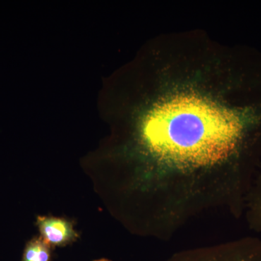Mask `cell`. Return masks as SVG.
Masks as SVG:
<instances>
[{
	"label": "cell",
	"mask_w": 261,
	"mask_h": 261,
	"mask_svg": "<svg viewBox=\"0 0 261 261\" xmlns=\"http://www.w3.org/2000/svg\"><path fill=\"white\" fill-rule=\"evenodd\" d=\"M94 261H111L109 260H107V259H99V260H94Z\"/></svg>",
	"instance_id": "obj_5"
},
{
	"label": "cell",
	"mask_w": 261,
	"mask_h": 261,
	"mask_svg": "<svg viewBox=\"0 0 261 261\" xmlns=\"http://www.w3.org/2000/svg\"><path fill=\"white\" fill-rule=\"evenodd\" d=\"M36 224L40 238L51 247L66 246L80 237L73 223L64 218L38 216Z\"/></svg>",
	"instance_id": "obj_2"
},
{
	"label": "cell",
	"mask_w": 261,
	"mask_h": 261,
	"mask_svg": "<svg viewBox=\"0 0 261 261\" xmlns=\"http://www.w3.org/2000/svg\"><path fill=\"white\" fill-rule=\"evenodd\" d=\"M51 249L40 237H35L25 245L21 261H51Z\"/></svg>",
	"instance_id": "obj_4"
},
{
	"label": "cell",
	"mask_w": 261,
	"mask_h": 261,
	"mask_svg": "<svg viewBox=\"0 0 261 261\" xmlns=\"http://www.w3.org/2000/svg\"><path fill=\"white\" fill-rule=\"evenodd\" d=\"M166 261H261V240L244 238L175 253Z\"/></svg>",
	"instance_id": "obj_1"
},
{
	"label": "cell",
	"mask_w": 261,
	"mask_h": 261,
	"mask_svg": "<svg viewBox=\"0 0 261 261\" xmlns=\"http://www.w3.org/2000/svg\"><path fill=\"white\" fill-rule=\"evenodd\" d=\"M244 214L252 231L261 232V166L247 195Z\"/></svg>",
	"instance_id": "obj_3"
}]
</instances>
